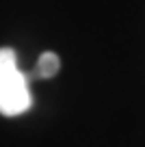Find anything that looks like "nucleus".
<instances>
[{"instance_id": "1", "label": "nucleus", "mask_w": 145, "mask_h": 147, "mask_svg": "<svg viewBox=\"0 0 145 147\" xmlns=\"http://www.w3.org/2000/svg\"><path fill=\"white\" fill-rule=\"evenodd\" d=\"M33 106L28 76L20 71L18 56L11 48H0V115L18 117Z\"/></svg>"}, {"instance_id": "2", "label": "nucleus", "mask_w": 145, "mask_h": 147, "mask_svg": "<svg viewBox=\"0 0 145 147\" xmlns=\"http://www.w3.org/2000/svg\"><path fill=\"white\" fill-rule=\"evenodd\" d=\"M59 69H61L59 56H56L54 52H43V54L39 56V61H37L33 74L28 76V80H30V78H52Z\"/></svg>"}]
</instances>
